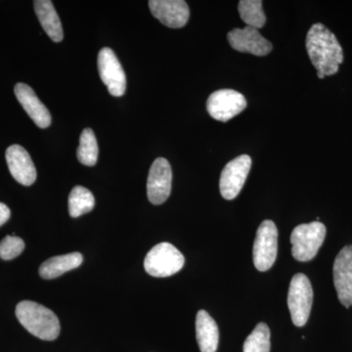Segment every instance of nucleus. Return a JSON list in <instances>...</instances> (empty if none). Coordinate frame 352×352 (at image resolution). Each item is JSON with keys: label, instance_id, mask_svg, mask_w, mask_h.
<instances>
[{"label": "nucleus", "instance_id": "aec40b11", "mask_svg": "<svg viewBox=\"0 0 352 352\" xmlns=\"http://www.w3.org/2000/svg\"><path fill=\"white\" fill-rule=\"evenodd\" d=\"M238 10L241 19L244 21L248 27L258 30L265 25L266 17L261 0H241Z\"/></svg>", "mask_w": 352, "mask_h": 352}, {"label": "nucleus", "instance_id": "ddd939ff", "mask_svg": "<svg viewBox=\"0 0 352 352\" xmlns=\"http://www.w3.org/2000/svg\"><path fill=\"white\" fill-rule=\"evenodd\" d=\"M149 7L153 16L171 29H179L188 22L189 7L184 0H150Z\"/></svg>", "mask_w": 352, "mask_h": 352}, {"label": "nucleus", "instance_id": "a211bd4d", "mask_svg": "<svg viewBox=\"0 0 352 352\" xmlns=\"http://www.w3.org/2000/svg\"><path fill=\"white\" fill-rule=\"evenodd\" d=\"M82 256L80 252H71L63 256H54L44 261L39 267V275L43 279H55L64 273L78 268L82 263Z\"/></svg>", "mask_w": 352, "mask_h": 352}, {"label": "nucleus", "instance_id": "2eb2a0df", "mask_svg": "<svg viewBox=\"0 0 352 352\" xmlns=\"http://www.w3.org/2000/svg\"><path fill=\"white\" fill-rule=\"evenodd\" d=\"M16 97L29 117L39 129H47L51 124V115L34 90L25 83L19 82L14 88Z\"/></svg>", "mask_w": 352, "mask_h": 352}, {"label": "nucleus", "instance_id": "9d476101", "mask_svg": "<svg viewBox=\"0 0 352 352\" xmlns=\"http://www.w3.org/2000/svg\"><path fill=\"white\" fill-rule=\"evenodd\" d=\"M173 171L168 160L157 157L150 168L147 196L153 205H162L170 195Z\"/></svg>", "mask_w": 352, "mask_h": 352}, {"label": "nucleus", "instance_id": "1a4fd4ad", "mask_svg": "<svg viewBox=\"0 0 352 352\" xmlns=\"http://www.w3.org/2000/svg\"><path fill=\"white\" fill-rule=\"evenodd\" d=\"M98 71L102 82L115 97L126 94V78L119 59L111 48H102L98 54Z\"/></svg>", "mask_w": 352, "mask_h": 352}, {"label": "nucleus", "instance_id": "f03ea898", "mask_svg": "<svg viewBox=\"0 0 352 352\" xmlns=\"http://www.w3.org/2000/svg\"><path fill=\"white\" fill-rule=\"evenodd\" d=\"M15 312L21 325L34 337L54 340L59 336V319L50 308L31 300H23L18 303Z\"/></svg>", "mask_w": 352, "mask_h": 352}, {"label": "nucleus", "instance_id": "412c9836", "mask_svg": "<svg viewBox=\"0 0 352 352\" xmlns=\"http://www.w3.org/2000/svg\"><path fill=\"white\" fill-rule=\"evenodd\" d=\"M98 144L94 131L90 129H83L80 138L76 157L78 161L87 166H94L98 159Z\"/></svg>", "mask_w": 352, "mask_h": 352}, {"label": "nucleus", "instance_id": "4be33fe9", "mask_svg": "<svg viewBox=\"0 0 352 352\" xmlns=\"http://www.w3.org/2000/svg\"><path fill=\"white\" fill-rule=\"evenodd\" d=\"M270 330L265 323H259L245 340L244 352H270Z\"/></svg>", "mask_w": 352, "mask_h": 352}, {"label": "nucleus", "instance_id": "423d86ee", "mask_svg": "<svg viewBox=\"0 0 352 352\" xmlns=\"http://www.w3.org/2000/svg\"><path fill=\"white\" fill-rule=\"evenodd\" d=\"M277 251V227L271 220H264L258 227L252 251L256 270L261 272L270 270L276 261Z\"/></svg>", "mask_w": 352, "mask_h": 352}, {"label": "nucleus", "instance_id": "39448f33", "mask_svg": "<svg viewBox=\"0 0 352 352\" xmlns=\"http://www.w3.org/2000/svg\"><path fill=\"white\" fill-rule=\"evenodd\" d=\"M314 302V289L307 275L298 273L292 279L288 293V307L296 327L307 324Z\"/></svg>", "mask_w": 352, "mask_h": 352}, {"label": "nucleus", "instance_id": "5701e85b", "mask_svg": "<svg viewBox=\"0 0 352 352\" xmlns=\"http://www.w3.org/2000/svg\"><path fill=\"white\" fill-rule=\"evenodd\" d=\"M25 249L24 241L16 236H6L0 242V258L4 261H11L17 258Z\"/></svg>", "mask_w": 352, "mask_h": 352}, {"label": "nucleus", "instance_id": "dca6fc26", "mask_svg": "<svg viewBox=\"0 0 352 352\" xmlns=\"http://www.w3.org/2000/svg\"><path fill=\"white\" fill-rule=\"evenodd\" d=\"M196 337L201 352L217 351L219 340V327L206 310H200L197 314Z\"/></svg>", "mask_w": 352, "mask_h": 352}, {"label": "nucleus", "instance_id": "f257e3e1", "mask_svg": "<svg viewBox=\"0 0 352 352\" xmlns=\"http://www.w3.org/2000/svg\"><path fill=\"white\" fill-rule=\"evenodd\" d=\"M305 44L319 78L322 80L339 72L340 65L344 62V52L339 41L328 28L320 23L312 25Z\"/></svg>", "mask_w": 352, "mask_h": 352}, {"label": "nucleus", "instance_id": "0eeeda50", "mask_svg": "<svg viewBox=\"0 0 352 352\" xmlns=\"http://www.w3.org/2000/svg\"><path fill=\"white\" fill-rule=\"evenodd\" d=\"M247 107L244 95L233 89H220L210 94L207 110L210 117L226 122L242 113Z\"/></svg>", "mask_w": 352, "mask_h": 352}, {"label": "nucleus", "instance_id": "9b49d317", "mask_svg": "<svg viewBox=\"0 0 352 352\" xmlns=\"http://www.w3.org/2000/svg\"><path fill=\"white\" fill-rule=\"evenodd\" d=\"M333 284L342 305H352V245H346L333 263Z\"/></svg>", "mask_w": 352, "mask_h": 352}, {"label": "nucleus", "instance_id": "6e6552de", "mask_svg": "<svg viewBox=\"0 0 352 352\" xmlns=\"http://www.w3.org/2000/svg\"><path fill=\"white\" fill-rule=\"evenodd\" d=\"M252 168V159L248 155H241L224 166L220 175L219 189L226 200H233L239 195Z\"/></svg>", "mask_w": 352, "mask_h": 352}, {"label": "nucleus", "instance_id": "f8f14e48", "mask_svg": "<svg viewBox=\"0 0 352 352\" xmlns=\"http://www.w3.org/2000/svg\"><path fill=\"white\" fill-rule=\"evenodd\" d=\"M227 39L234 50L256 56H266L273 48L270 41L264 38L258 30L248 25L244 29H234L229 32Z\"/></svg>", "mask_w": 352, "mask_h": 352}, {"label": "nucleus", "instance_id": "7ed1b4c3", "mask_svg": "<svg viewBox=\"0 0 352 352\" xmlns=\"http://www.w3.org/2000/svg\"><path fill=\"white\" fill-rule=\"evenodd\" d=\"M326 237V227L319 221L300 224L291 235L292 254L298 261H311L315 258Z\"/></svg>", "mask_w": 352, "mask_h": 352}, {"label": "nucleus", "instance_id": "6ab92c4d", "mask_svg": "<svg viewBox=\"0 0 352 352\" xmlns=\"http://www.w3.org/2000/svg\"><path fill=\"white\" fill-rule=\"evenodd\" d=\"M95 199L89 190L82 186H76L69 196V214L72 217H78L94 210Z\"/></svg>", "mask_w": 352, "mask_h": 352}, {"label": "nucleus", "instance_id": "4468645a", "mask_svg": "<svg viewBox=\"0 0 352 352\" xmlns=\"http://www.w3.org/2000/svg\"><path fill=\"white\" fill-rule=\"evenodd\" d=\"M6 162L16 182L31 186L36 180V170L31 156L22 146L14 144L6 150Z\"/></svg>", "mask_w": 352, "mask_h": 352}, {"label": "nucleus", "instance_id": "f3484780", "mask_svg": "<svg viewBox=\"0 0 352 352\" xmlns=\"http://www.w3.org/2000/svg\"><path fill=\"white\" fill-rule=\"evenodd\" d=\"M34 11L44 32L54 43L63 41L64 32L61 21L50 0H36L34 1Z\"/></svg>", "mask_w": 352, "mask_h": 352}, {"label": "nucleus", "instance_id": "20e7f679", "mask_svg": "<svg viewBox=\"0 0 352 352\" xmlns=\"http://www.w3.org/2000/svg\"><path fill=\"white\" fill-rule=\"evenodd\" d=\"M184 263V256L175 245L170 243H160L146 256L144 268L153 277H170L179 272Z\"/></svg>", "mask_w": 352, "mask_h": 352}, {"label": "nucleus", "instance_id": "b1692460", "mask_svg": "<svg viewBox=\"0 0 352 352\" xmlns=\"http://www.w3.org/2000/svg\"><path fill=\"white\" fill-rule=\"evenodd\" d=\"M11 212L6 204L0 203V226H3L10 219Z\"/></svg>", "mask_w": 352, "mask_h": 352}]
</instances>
